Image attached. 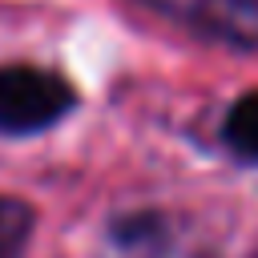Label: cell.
<instances>
[{
  "mask_svg": "<svg viewBox=\"0 0 258 258\" xmlns=\"http://www.w3.org/2000/svg\"><path fill=\"white\" fill-rule=\"evenodd\" d=\"M222 145L242 161L258 165V89H246L222 117Z\"/></svg>",
  "mask_w": 258,
  "mask_h": 258,
  "instance_id": "obj_3",
  "label": "cell"
},
{
  "mask_svg": "<svg viewBox=\"0 0 258 258\" xmlns=\"http://www.w3.org/2000/svg\"><path fill=\"white\" fill-rule=\"evenodd\" d=\"M246 258H258V242H254V250H250V254H246Z\"/></svg>",
  "mask_w": 258,
  "mask_h": 258,
  "instance_id": "obj_5",
  "label": "cell"
},
{
  "mask_svg": "<svg viewBox=\"0 0 258 258\" xmlns=\"http://www.w3.org/2000/svg\"><path fill=\"white\" fill-rule=\"evenodd\" d=\"M28 234H32V210L0 194V258H20Z\"/></svg>",
  "mask_w": 258,
  "mask_h": 258,
  "instance_id": "obj_4",
  "label": "cell"
},
{
  "mask_svg": "<svg viewBox=\"0 0 258 258\" xmlns=\"http://www.w3.org/2000/svg\"><path fill=\"white\" fill-rule=\"evenodd\" d=\"M77 109V89L36 64H4L0 69V133H40Z\"/></svg>",
  "mask_w": 258,
  "mask_h": 258,
  "instance_id": "obj_1",
  "label": "cell"
},
{
  "mask_svg": "<svg viewBox=\"0 0 258 258\" xmlns=\"http://www.w3.org/2000/svg\"><path fill=\"white\" fill-rule=\"evenodd\" d=\"M198 36L230 48H258V0H145Z\"/></svg>",
  "mask_w": 258,
  "mask_h": 258,
  "instance_id": "obj_2",
  "label": "cell"
}]
</instances>
